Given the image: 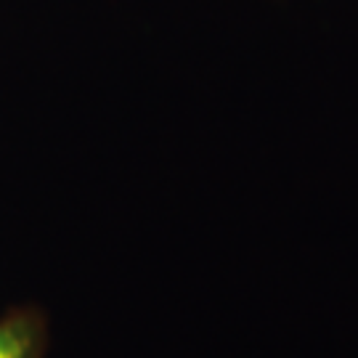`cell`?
Masks as SVG:
<instances>
[{
    "label": "cell",
    "mask_w": 358,
    "mask_h": 358,
    "mask_svg": "<svg viewBox=\"0 0 358 358\" xmlns=\"http://www.w3.org/2000/svg\"><path fill=\"white\" fill-rule=\"evenodd\" d=\"M51 345L48 313L38 306H16L0 313V358H45Z\"/></svg>",
    "instance_id": "1"
}]
</instances>
